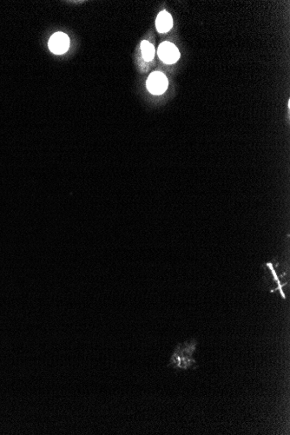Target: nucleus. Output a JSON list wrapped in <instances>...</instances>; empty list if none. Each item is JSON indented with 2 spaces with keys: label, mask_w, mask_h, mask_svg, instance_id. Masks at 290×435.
<instances>
[{
  "label": "nucleus",
  "mask_w": 290,
  "mask_h": 435,
  "mask_svg": "<svg viewBox=\"0 0 290 435\" xmlns=\"http://www.w3.org/2000/svg\"><path fill=\"white\" fill-rule=\"evenodd\" d=\"M196 340H192L191 342H185L184 347L182 348L181 345L176 347L174 354L172 355L170 359V364L175 367H179L182 369H188L191 367L195 361L192 359V355L195 352Z\"/></svg>",
  "instance_id": "obj_1"
},
{
  "label": "nucleus",
  "mask_w": 290,
  "mask_h": 435,
  "mask_svg": "<svg viewBox=\"0 0 290 435\" xmlns=\"http://www.w3.org/2000/svg\"><path fill=\"white\" fill-rule=\"evenodd\" d=\"M147 88L153 94H163L168 88V79L164 73L159 72L151 73L147 80Z\"/></svg>",
  "instance_id": "obj_2"
},
{
  "label": "nucleus",
  "mask_w": 290,
  "mask_h": 435,
  "mask_svg": "<svg viewBox=\"0 0 290 435\" xmlns=\"http://www.w3.org/2000/svg\"><path fill=\"white\" fill-rule=\"evenodd\" d=\"M69 37L63 32H57L52 35L49 41L50 50L57 55L65 53L69 49Z\"/></svg>",
  "instance_id": "obj_3"
},
{
  "label": "nucleus",
  "mask_w": 290,
  "mask_h": 435,
  "mask_svg": "<svg viewBox=\"0 0 290 435\" xmlns=\"http://www.w3.org/2000/svg\"><path fill=\"white\" fill-rule=\"evenodd\" d=\"M158 56L164 63L171 65L178 60L179 50L171 43L164 42L158 48Z\"/></svg>",
  "instance_id": "obj_4"
},
{
  "label": "nucleus",
  "mask_w": 290,
  "mask_h": 435,
  "mask_svg": "<svg viewBox=\"0 0 290 435\" xmlns=\"http://www.w3.org/2000/svg\"><path fill=\"white\" fill-rule=\"evenodd\" d=\"M157 31L159 32H167L171 29L173 25V19L169 12L163 11L157 16L156 21Z\"/></svg>",
  "instance_id": "obj_5"
},
{
  "label": "nucleus",
  "mask_w": 290,
  "mask_h": 435,
  "mask_svg": "<svg viewBox=\"0 0 290 435\" xmlns=\"http://www.w3.org/2000/svg\"><path fill=\"white\" fill-rule=\"evenodd\" d=\"M141 50L143 57L146 61H150L152 60L154 55H155V49L154 46L148 41H143L141 43Z\"/></svg>",
  "instance_id": "obj_6"
},
{
  "label": "nucleus",
  "mask_w": 290,
  "mask_h": 435,
  "mask_svg": "<svg viewBox=\"0 0 290 435\" xmlns=\"http://www.w3.org/2000/svg\"><path fill=\"white\" fill-rule=\"evenodd\" d=\"M267 266H268V267H269V269L271 270L272 274H273V275H274V276H275V282H276V283L278 284V288L279 290H280V293H281V294H282V296H283V297L285 299V298H286V296L284 295V293H283V290H282V285H281V283H280V281H279V278L278 277H277V275H276V274H275V270H274V268H273V266H272V264H267Z\"/></svg>",
  "instance_id": "obj_7"
}]
</instances>
